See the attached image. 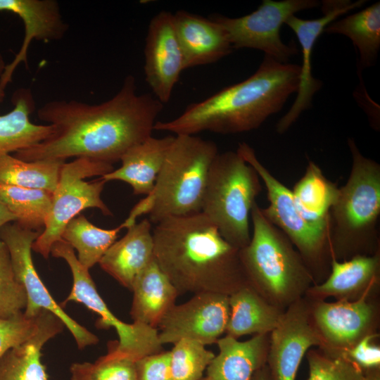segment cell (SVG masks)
<instances>
[{"label":"cell","instance_id":"obj_1","mask_svg":"<svg viewBox=\"0 0 380 380\" xmlns=\"http://www.w3.org/2000/svg\"><path fill=\"white\" fill-rule=\"evenodd\" d=\"M163 107L153 95L138 94L134 77L127 75L118 93L103 103L56 100L43 105L37 116L53 127V133L14 156L26 161L89 158L113 164L151 137Z\"/></svg>","mask_w":380,"mask_h":380},{"label":"cell","instance_id":"obj_2","mask_svg":"<svg viewBox=\"0 0 380 380\" xmlns=\"http://www.w3.org/2000/svg\"><path fill=\"white\" fill-rule=\"evenodd\" d=\"M154 259L179 294L227 296L250 284L239 248L201 212L165 218L153 229Z\"/></svg>","mask_w":380,"mask_h":380},{"label":"cell","instance_id":"obj_3","mask_svg":"<svg viewBox=\"0 0 380 380\" xmlns=\"http://www.w3.org/2000/svg\"><path fill=\"white\" fill-rule=\"evenodd\" d=\"M300 72V65L265 55L248 79L189 104L173 120L156 121L153 130L195 135L204 131L229 134L255 129L297 92Z\"/></svg>","mask_w":380,"mask_h":380},{"label":"cell","instance_id":"obj_4","mask_svg":"<svg viewBox=\"0 0 380 380\" xmlns=\"http://www.w3.org/2000/svg\"><path fill=\"white\" fill-rule=\"evenodd\" d=\"M352 166L329 213L331 259L345 260L379 251L380 165L348 139Z\"/></svg>","mask_w":380,"mask_h":380},{"label":"cell","instance_id":"obj_5","mask_svg":"<svg viewBox=\"0 0 380 380\" xmlns=\"http://www.w3.org/2000/svg\"><path fill=\"white\" fill-rule=\"evenodd\" d=\"M219 153L215 142L196 135H175L153 191L130 211L121 229L148 214L151 224L174 216L197 213L210 167Z\"/></svg>","mask_w":380,"mask_h":380},{"label":"cell","instance_id":"obj_6","mask_svg":"<svg viewBox=\"0 0 380 380\" xmlns=\"http://www.w3.org/2000/svg\"><path fill=\"white\" fill-rule=\"evenodd\" d=\"M251 218L253 234L239 250L250 284L267 302L279 309L300 299L314 278L286 235L274 225L255 202Z\"/></svg>","mask_w":380,"mask_h":380},{"label":"cell","instance_id":"obj_7","mask_svg":"<svg viewBox=\"0 0 380 380\" xmlns=\"http://www.w3.org/2000/svg\"><path fill=\"white\" fill-rule=\"evenodd\" d=\"M255 169L236 151L218 153L213 161L201 210L221 235L239 249L251 240V211L262 191Z\"/></svg>","mask_w":380,"mask_h":380},{"label":"cell","instance_id":"obj_8","mask_svg":"<svg viewBox=\"0 0 380 380\" xmlns=\"http://www.w3.org/2000/svg\"><path fill=\"white\" fill-rule=\"evenodd\" d=\"M113 170V164L89 158L65 162L53 193L51 212L32 249L48 259L52 246L61 239L67 224L84 209L95 208L104 215H111L101 197L107 182L101 177Z\"/></svg>","mask_w":380,"mask_h":380},{"label":"cell","instance_id":"obj_9","mask_svg":"<svg viewBox=\"0 0 380 380\" xmlns=\"http://www.w3.org/2000/svg\"><path fill=\"white\" fill-rule=\"evenodd\" d=\"M236 152L255 169L265 186L269 204L262 208L264 215L289 239L314 279L329 274V232L309 223L300 215L291 190L262 165L251 146L245 142L239 143Z\"/></svg>","mask_w":380,"mask_h":380},{"label":"cell","instance_id":"obj_10","mask_svg":"<svg viewBox=\"0 0 380 380\" xmlns=\"http://www.w3.org/2000/svg\"><path fill=\"white\" fill-rule=\"evenodd\" d=\"M51 254L66 261L73 278L72 288L60 305L63 308L70 301L82 303L99 315L97 327L114 328L119 340L110 347L108 353L136 362L144 356L161 351L163 345L157 329L139 323H125L109 310L99 294L89 270L80 264L69 243L62 239L58 240L52 246Z\"/></svg>","mask_w":380,"mask_h":380},{"label":"cell","instance_id":"obj_11","mask_svg":"<svg viewBox=\"0 0 380 380\" xmlns=\"http://www.w3.org/2000/svg\"><path fill=\"white\" fill-rule=\"evenodd\" d=\"M319 4L316 0H263L255 11L242 17L216 14L210 18L224 30L233 49L260 50L277 61L287 63L298 49L293 42L284 43L281 27L295 13Z\"/></svg>","mask_w":380,"mask_h":380},{"label":"cell","instance_id":"obj_12","mask_svg":"<svg viewBox=\"0 0 380 380\" xmlns=\"http://www.w3.org/2000/svg\"><path fill=\"white\" fill-rule=\"evenodd\" d=\"M42 231L25 229L15 222L0 228V240L6 246L14 273L23 285L27 297L24 314L36 316L47 310L58 317L74 337L79 349L96 344L98 337L71 318L57 303L39 277L32 258V246Z\"/></svg>","mask_w":380,"mask_h":380},{"label":"cell","instance_id":"obj_13","mask_svg":"<svg viewBox=\"0 0 380 380\" xmlns=\"http://www.w3.org/2000/svg\"><path fill=\"white\" fill-rule=\"evenodd\" d=\"M229 296L200 293L185 303L175 305L157 329L162 345L184 338L206 346L216 343L226 331L229 317Z\"/></svg>","mask_w":380,"mask_h":380},{"label":"cell","instance_id":"obj_14","mask_svg":"<svg viewBox=\"0 0 380 380\" xmlns=\"http://www.w3.org/2000/svg\"><path fill=\"white\" fill-rule=\"evenodd\" d=\"M270 334L266 363L272 380H295L308 349L323 346L311 308L301 298L288 307Z\"/></svg>","mask_w":380,"mask_h":380},{"label":"cell","instance_id":"obj_15","mask_svg":"<svg viewBox=\"0 0 380 380\" xmlns=\"http://www.w3.org/2000/svg\"><path fill=\"white\" fill-rule=\"evenodd\" d=\"M365 0L322 1L323 16L317 19L304 20L293 15L285 23L296 35L301 46L303 63L300 66L299 85L296 98L289 111L276 125L277 132L282 134L298 120L300 114L312 106L314 94L322 86V82L312 74V53L317 39L324 28L339 16L361 7Z\"/></svg>","mask_w":380,"mask_h":380},{"label":"cell","instance_id":"obj_16","mask_svg":"<svg viewBox=\"0 0 380 380\" xmlns=\"http://www.w3.org/2000/svg\"><path fill=\"white\" fill-rule=\"evenodd\" d=\"M365 294L355 300H318L311 308L324 352L342 355L360 340L373 334L376 311Z\"/></svg>","mask_w":380,"mask_h":380},{"label":"cell","instance_id":"obj_17","mask_svg":"<svg viewBox=\"0 0 380 380\" xmlns=\"http://www.w3.org/2000/svg\"><path fill=\"white\" fill-rule=\"evenodd\" d=\"M144 74L153 96L167 103L181 72L184 57L173 23V14L162 11L150 20L144 46Z\"/></svg>","mask_w":380,"mask_h":380},{"label":"cell","instance_id":"obj_18","mask_svg":"<svg viewBox=\"0 0 380 380\" xmlns=\"http://www.w3.org/2000/svg\"><path fill=\"white\" fill-rule=\"evenodd\" d=\"M0 11L11 12L21 18L24 39L19 51L0 77V89L12 82L15 70L21 63L27 67V51L31 42L58 40L64 37L68 25L64 22L59 4L55 0H0Z\"/></svg>","mask_w":380,"mask_h":380},{"label":"cell","instance_id":"obj_19","mask_svg":"<svg viewBox=\"0 0 380 380\" xmlns=\"http://www.w3.org/2000/svg\"><path fill=\"white\" fill-rule=\"evenodd\" d=\"M173 23L185 70L215 63L232 52L224 30L211 18L179 10L173 14Z\"/></svg>","mask_w":380,"mask_h":380},{"label":"cell","instance_id":"obj_20","mask_svg":"<svg viewBox=\"0 0 380 380\" xmlns=\"http://www.w3.org/2000/svg\"><path fill=\"white\" fill-rule=\"evenodd\" d=\"M380 253L357 255L345 260L331 259L324 281L310 286L307 292L318 300L332 296L337 300H355L369 294L379 279Z\"/></svg>","mask_w":380,"mask_h":380},{"label":"cell","instance_id":"obj_21","mask_svg":"<svg viewBox=\"0 0 380 380\" xmlns=\"http://www.w3.org/2000/svg\"><path fill=\"white\" fill-rule=\"evenodd\" d=\"M153 260L152 224L145 218L128 227L125 235L110 246L99 264L121 285L132 290L137 277Z\"/></svg>","mask_w":380,"mask_h":380},{"label":"cell","instance_id":"obj_22","mask_svg":"<svg viewBox=\"0 0 380 380\" xmlns=\"http://www.w3.org/2000/svg\"><path fill=\"white\" fill-rule=\"evenodd\" d=\"M269 338L268 334L244 341L227 335L220 338L216 342L219 353L206 369V380H252L266 365Z\"/></svg>","mask_w":380,"mask_h":380},{"label":"cell","instance_id":"obj_23","mask_svg":"<svg viewBox=\"0 0 380 380\" xmlns=\"http://www.w3.org/2000/svg\"><path fill=\"white\" fill-rule=\"evenodd\" d=\"M175 136H152L129 148L120 158L121 166L101 177L106 182L122 181L134 195H148L153 189Z\"/></svg>","mask_w":380,"mask_h":380},{"label":"cell","instance_id":"obj_24","mask_svg":"<svg viewBox=\"0 0 380 380\" xmlns=\"http://www.w3.org/2000/svg\"><path fill=\"white\" fill-rule=\"evenodd\" d=\"M130 310L135 323L157 329L166 313L175 305L177 290L155 259L135 279Z\"/></svg>","mask_w":380,"mask_h":380},{"label":"cell","instance_id":"obj_25","mask_svg":"<svg viewBox=\"0 0 380 380\" xmlns=\"http://www.w3.org/2000/svg\"><path fill=\"white\" fill-rule=\"evenodd\" d=\"M64 327L58 317L46 310L38 333L29 341L8 350L0 358V380H49L42 362V350Z\"/></svg>","mask_w":380,"mask_h":380},{"label":"cell","instance_id":"obj_26","mask_svg":"<svg viewBox=\"0 0 380 380\" xmlns=\"http://www.w3.org/2000/svg\"><path fill=\"white\" fill-rule=\"evenodd\" d=\"M229 317L225 332L235 338L248 334H270L284 312L267 302L251 284L229 295Z\"/></svg>","mask_w":380,"mask_h":380},{"label":"cell","instance_id":"obj_27","mask_svg":"<svg viewBox=\"0 0 380 380\" xmlns=\"http://www.w3.org/2000/svg\"><path fill=\"white\" fill-rule=\"evenodd\" d=\"M13 108L0 115V156L27 148L49 137L53 132L51 125H36L30 115L35 109L30 89L21 88L13 95Z\"/></svg>","mask_w":380,"mask_h":380},{"label":"cell","instance_id":"obj_28","mask_svg":"<svg viewBox=\"0 0 380 380\" xmlns=\"http://www.w3.org/2000/svg\"><path fill=\"white\" fill-rule=\"evenodd\" d=\"M339 188L323 174L313 161L308 160L303 176L291 190L300 215L309 223L329 232V213Z\"/></svg>","mask_w":380,"mask_h":380},{"label":"cell","instance_id":"obj_29","mask_svg":"<svg viewBox=\"0 0 380 380\" xmlns=\"http://www.w3.org/2000/svg\"><path fill=\"white\" fill-rule=\"evenodd\" d=\"M324 32L348 37L358 51L361 69L374 65L380 49V2L334 20Z\"/></svg>","mask_w":380,"mask_h":380},{"label":"cell","instance_id":"obj_30","mask_svg":"<svg viewBox=\"0 0 380 380\" xmlns=\"http://www.w3.org/2000/svg\"><path fill=\"white\" fill-rule=\"evenodd\" d=\"M58 160L26 161L11 154L0 156V184L40 189L53 193L61 168Z\"/></svg>","mask_w":380,"mask_h":380},{"label":"cell","instance_id":"obj_31","mask_svg":"<svg viewBox=\"0 0 380 380\" xmlns=\"http://www.w3.org/2000/svg\"><path fill=\"white\" fill-rule=\"evenodd\" d=\"M121 228L105 229L90 222L84 215L71 220L65 227L61 239L77 251L80 264L89 270L99 263L103 255L116 241Z\"/></svg>","mask_w":380,"mask_h":380},{"label":"cell","instance_id":"obj_32","mask_svg":"<svg viewBox=\"0 0 380 380\" xmlns=\"http://www.w3.org/2000/svg\"><path fill=\"white\" fill-rule=\"evenodd\" d=\"M53 193L40 189L0 184V199L16 223L33 231L44 228L51 210Z\"/></svg>","mask_w":380,"mask_h":380},{"label":"cell","instance_id":"obj_33","mask_svg":"<svg viewBox=\"0 0 380 380\" xmlns=\"http://www.w3.org/2000/svg\"><path fill=\"white\" fill-rule=\"evenodd\" d=\"M170 352L172 380H201L215 355L205 345L186 338L174 343Z\"/></svg>","mask_w":380,"mask_h":380},{"label":"cell","instance_id":"obj_34","mask_svg":"<svg viewBox=\"0 0 380 380\" xmlns=\"http://www.w3.org/2000/svg\"><path fill=\"white\" fill-rule=\"evenodd\" d=\"M71 380H137L136 362L108 352L95 362L74 363Z\"/></svg>","mask_w":380,"mask_h":380},{"label":"cell","instance_id":"obj_35","mask_svg":"<svg viewBox=\"0 0 380 380\" xmlns=\"http://www.w3.org/2000/svg\"><path fill=\"white\" fill-rule=\"evenodd\" d=\"M27 303L25 289L14 273L6 246L0 240V318L23 313Z\"/></svg>","mask_w":380,"mask_h":380},{"label":"cell","instance_id":"obj_36","mask_svg":"<svg viewBox=\"0 0 380 380\" xmlns=\"http://www.w3.org/2000/svg\"><path fill=\"white\" fill-rule=\"evenodd\" d=\"M309 366L308 380H365V373L342 355L311 350L307 354Z\"/></svg>","mask_w":380,"mask_h":380},{"label":"cell","instance_id":"obj_37","mask_svg":"<svg viewBox=\"0 0 380 380\" xmlns=\"http://www.w3.org/2000/svg\"><path fill=\"white\" fill-rule=\"evenodd\" d=\"M42 309L34 317L23 313L10 318H0V358L10 349L31 340L39 331L45 312Z\"/></svg>","mask_w":380,"mask_h":380},{"label":"cell","instance_id":"obj_38","mask_svg":"<svg viewBox=\"0 0 380 380\" xmlns=\"http://www.w3.org/2000/svg\"><path fill=\"white\" fill-rule=\"evenodd\" d=\"M137 380H172L170 352H158L136 361Z\"/></svg>","mask_w":380,"mask_h":380},{"label":"cell","instance_id":"obj_39","mask_svg":"<svg viewBox=\"0 0 380 380\" xmlns=\"http://www.w3.org/2000/svg\"><path fill=\"white\" fill-rule=\"evenodd\" d=\"M377 336L376 334L367 335L346 350L342 356L352 361L365 373L379 369L380 348L373 343V340Z\"/></svg>","mask_w":380,"mask_h":380},{"label":"cell","instance_id":"obj_40","mask_svg":"<svg viewBox=\"0 0 380 380\" xmlns=\"http://www.w3.org/2000/svg\"><path fill=\"white\" fill-rule=\"evenodd\" d=\"M14 222H16L15 217L0 199V228L8 223Z\"/></svg>","mask_w":380,"mask_h":380},{"label":"cell","instance_id":"obj_41","mask_svg":"<svg viewBox=\"0 0 380 380\" xmlns=\"http://www.w3.org/2000/svg\"><path fill=\"white\" fill-rule=\"evenodd\" d=\"M252 380H272L267 365L254 374Z\"/></svg>","mask_w":380,"mask_h":380},{"label":"cell","instance_id":"obj_42","mask_svg":"<svg viewBox=\"0 0 380 380\" xmlns=\"http://www.w3.org/2000/svg\"><path fill=\"white\" fill-rule=\"evenodd\" d=\"M6 65L2 54L0 53V77L2 75L5 70ZM5 98V91L4 89H0V103H2Z\"/></svg>","mask_w":380,"mask_h":380},{"label":"cell","instance_id":"obj_43","mask_svg":"<svg viewBox=\"0 0 380 380\" xmlns=\"http://www.w3.org/2000/svg\"><path fill=\"white\" fill-rule=\"evenodd\" d=\"M365 380H380L379 369L365 372Z\"/></svg>","mask_w":380,"mask_h":380},{"label":"cell","instance_id":"obj_44","mask_svg":"<svg viewBox=\"0 0 380 380\" xmlns=\"http://www.w3.org/2000/svg\"><path fill=\"white\" fill-rule=\"evenodd\" d=\"M201 380H206L205 377H203Z\"/></svg>","mask_w":380,"mask_h":380}]
</instances>
